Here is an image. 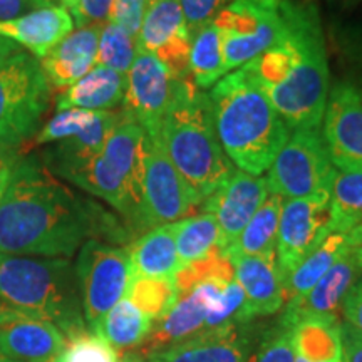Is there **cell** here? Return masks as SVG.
<instances>
[{
  "mask_svg": "<svg viewBox=\"0 0 362 362\" xmlns=\"http://www.w3.org/2000/svg\"><path fill=\"white\" fill-rule=\"evenodd\" d=\"M131 238L128 226L61 183L42 160L24 156L12 166L0 198V253L69 259L88 240Z\"/></svg>",
  "mask_w": 362,
  "mask_h": 362,
  "instance_id": "obj_1",
  "label": "cell"
},
{
  "mask_svg": "<svg viewBox=\"0 0 362 362\" xmlns=\"http://www.w3.org/2000/svg\"><path fill=\"white\" fill-rule=\"evenodd\" d=\"M247 66L292 129L320 128L329 96V62L314 0H287L280 39Z\"/></svg>",
  "mask_w": 362,
  "mask_h": 362,
  "instance_id": "obj_2",
  "label": "cell"
},
{
  "mask_svg": "<svg viewBox=\"0 0 362 362\" xmlns=\"http://www.w3.org/2000/svg\"><path fill=\"white\" fill-rule=\"evenodd\" d=\"M218 141L240 171L262 176L291 136L247 64L221 78L208 90Z\"/></svg>",
  "mask_w": 362,
  "mask_h": 362,
  "instance_id": "obj_3",
  "label": "cell"
},
{
  "mask_svg": "<svg viewBox=\"0 0 362 362\" xmlns=\"http://www.w3.org/2000/svg\"><path fill=\"white\" fill-rule=\"evenodd\" d=\"M160 139L198 206L233 175V163L218 141L208 94L192 78L176 81Z\"/></svg>",
  "mask_w": 362,
  "mask_h": 362,
  "instance_id": "obj_4",
  "label": "cell"
},
{
  "mask_svg": "<svg viewBox=\"0 0 362 362\" xmlns=\"http://www.w3.org/2000/svg\"><path fill=\"white\" fill-rule=\"evenodd\" d=\"M0 302L24 315L56 324L67 341L88 330L69 259L0 253Z\"/></svg>",
  "mask_w": 362,
  "mask_h": 362,
  "instance_id": "obj_5",
  "label": "cell"
},
{
  "mask_svg": "<svg viewBox=\"0 0 362 362\" xmlns=\"http://www.w3.org/2000/svg\"><path fill=\"white\" fill-rule=\"evenodd\" d=\"M124 111V110H123ZM146 133L126 115L112 129L103 151L88 165L67 176V181L101 198L123 215L133 233H141V189Z\"/></svg>",
  "mask_w": 362,
  "mask_h": 362,
  "instance_id": "obj_6",
  "label": "cell"
},
{
  "mask_svg": "<svg viewBox=\"0 0 362 362\" xmlns=\"http://www.w3.org/2000/svg\"><path fill=\"white\" fill-rule=\"evenodd\" d=\"M51 84L37 57L17 52L0 61V151L19 156L39 133Z\"/></svg>",
  "mask_w": 362,
  "mask_h": 362,
  "instance_id": "obj_7",
  "label": "cell"
},
{
  "mask_svg": "<svg viewBox=\"0 0 362 362\" xmlns=\"http://www.w3.org/2000/svg\"><path fill=\"white\" fill-rule=\"evenodd\" d=\"M336 171L320 128H298L288 136L265 180L270 194H279L287 200L330 198Z\"/></svg>",
  "mask_w": 362,
  "mask_h": 362,
  "instance_id": "obj_8",
  "label": "cell"
},
{
  "mask_svg": "<svg viewBox=\"0 0 362 362\" xmlns=\"http://www.w3.org/2000/svg\"><path fill=\"white\" fill-rule=\"evenodd\" d=\"M287 0H232L216 13L226 71L252 62L270 49L285 29Z\"/></svg>",
  "mask_w": 362,
  "mask_h": 362,
  "instance_id": "obj_9",
  "label": "cell"
},
{
  "mask_svg": "<svg viewBox=\"0 0 362 362\" xmlns=\"http://www.w3.org/2000/svg\"><path fill=\"white\" fill-rule=\"evenodd\" d=\"M74 272L86 325L89 332H96L104 315L128 292L133 277L129 250L101 240H88L79 248Z\"/></svg>",
  "mask_w": 362,
  "mask_h": 362,
  "instance_id": "obj_10",
  "label": "cell"
},
{
  "mask_svg": "<svg viewBox=\"0 0 362 362\" xmlns=\"http://www.w3.org/2000/svg\"><path fill=\"white\" fill-rule=\"evenodd\" d=\"M198 206L178 170L170 161L160 136L146 134L139 230L176 223Z\"/></svg>",
  "mask_w": 362,
  "mask_h": 362,
  "instance_id": "obj_11",
  "label": "cell"
},
{
  "mask_svg": "<svg viewBox=\"0 0 362 362\" xmlns=\"http://www.w3.org/2000/svg\"><path fill=\"white\" fill-rule=\"evenodd\" d=\"M123 110L148 136H160L175 98L176 81L155 54L138 49L128 74Z\"/></svg>",
  "mask_w": 362,
  "mask_h": 362,
  "instance_id": "obj_12",
  "label": "cell"
},
{
  "mask_svg": "<svg viewBox=\"0 0 362 362\" xmlns=\"http://www.w3.org/2000/svg\"><path fill=\"white\" fill-rule=\"evenodd\" d=\"M329 203L327 197L292 198L284 202L275 245L282 282L329 235Z\"/></svg>",
  "mask_w": 362,
  "mask_h": 362,
  "instance_id": "obj_13",
  "label": "cell"
},
{
  "mask_svg": "<svg viewBox=\"0 0 362 362\" xmlns=\"http://www.w3.org/2000/svg\"><path fill=\"white\" fill-rule=\"evenodd\" d=\"M322 121L332 165L342 171H362V89L351 83L334 86Z\"/></svg>",
  "mask_w": 362,
  "mask_h": 362,
  "instance_id": "obj_14",
  "label": "cell"
},
{
  "mask_svg": "<svg viewBox=\"0 0 362 362\" xmlns=\"http://www.w3.org/2000/svg\"><path fill=\"white\" fill-rule=\"evenodd\" d=\"M362 277V245L351 240L334 265L304 297L285 305L279 324L293 327L305 319L339 320L342 302L352 285Z\"/></svg>",
  "mask_w": 362,
  "mask_h": 362,
  "instance_id": "obj_15",
  "label": "cell"
},
{
  "mask_svg": "<svg viewBox=\"0 0 362 362\" xmlns=\"http://www.w3.org/2000/svg\"><path fill=\"white\" fill-rule=\"evenodd\" d=\"M269 194L265 176H253L235 170L233 175L202 203L203 210L218 221L221 250L240 237Z\"/></svg>",
  "mask_w": 362,
  "mask_h": 362,
  "instance_id": "obj_16",
  "label": "cell"
},
{
  "mask_svg": "<svg viewBox=\"0 0 362 362\" xmlns=\"http://www.w3.org/2000/svg\"><path fill=\"white\" fill-rule=\"evenodd\" d=\"M67 339L56 324L34 319L0 302V352L16 362H52Z\"/></svg>",
  "mask_w": 362,
  "mask_h": 362,
  "instance_id": "obj_17",
  "label": "cell"
},
{
  "mask_svg": "<svg viewBox=\"0 0 362 362\" xmlns=\"http://www.w3.org/2000/svg\"><path fill=\"white\" fill-rule=\"evenodd\" d=\"M208 302L203 285L194 287L187 296L178 297L173 307L156 319L148 337L139 346L138 352L144 357L160 354L176 344L200 337L206 332Z\"/></svg>",
  "mask_w": 362,
  "mask_h": 362,
  "instance_id": "obj_18",
  "label": "cell"
},
{
  "mask_svg": "<svg viewBox=\"0 0 362 362\" xmlns=\"http://www.w3.org/2000/svg\"><path fill=\"white\" fill-rule=\"evenodd\" d=\"M74 19L64 7H40L17 19L0 22V37L25 47L34 57L42 59L51 49L74 30Z\"/></svg>",
  "mask_w": 362,
  "mask_h": 362,
  "instance_id": "obj_19",
  "label": "cell"
},
{
  "mask_svg": "<svg viewBox=\"0 0 362 362\" xmlns=\"http://www.w3.org/2000/svg\"><path fill=\"white\" fill-rule=\"evenodd\" d=\"M101 30L103 25H86L72 30L47 56L39 59L51 88H69L96 66Z\"/></svg>",
  "mask_w": 362,
  "mask_h": 362,
  "instance_id": "obj_20",
  "label": "cell"
},
{
  "mask_svg": "<svg viewBox=\"0 0 362 362\" xmlns=\"http://www.w3.org/2000/svg\"><path fill=\"white\" fill-rule=\"evenodd\" d=\"M123 116L124 111H101L98 119L88 129L81 131L72 138L54 143L51 148L45 149L40 160L52 175L66 180L103 151L104 143Z\"/></svg>",
  "mask_w": 362,
  "mask_h": 362,
  "instance_id": "obj_21",
  "label": "cell"
},
{
  "mask_svg": "<svg viewBox=\"0 0 362 362\" xmlns=\"http://www.w3.org/2000/svg\"><path fill=\"white\" fill-rule=\"evenodd\" d=\"M235 280L247 298L248 317H264L284 307V285L277 265V253L240 257L232 260Z\"/></svg>",
  "mask_w": 362,
  "mask_h": 362,
  "instance_id": "obj_22",
  "label": "cell"
},
{
  "mask_svg": "<svg viewBox=\"0 0 362 362\" xmlns=\"http://www.w3.org/2000/svg\"><path fill=\"white\" fill-rule=\"evenodd\" d=\"M248 352L250 344L247 334L237 325L176 344L148 359L149 362H248Z\"/></svg>",
  "mask_w": 362,
  "mask_h": 362,
  "instance_id": "obj_23",
  "label": "cell"
},
{
  "mask_svg": "<svg viewBox=\"0 0 362 362\" xmlns=\"http://www.w3.org/2000/svg\"><path fill=\"white\" fill-rule=\"evenodd\" d=\"M126 74L116 72L110 67L94 66L84 78L66 88L56 99L57 111L78 110L88 111H112L124 103Z\"/></svg>",
  "mask_w": 362,
  "mask_h": 362,
  "instance_id": "obj_24",
  "label": "cell"
},
{
  "mask_svg": "<svg viewBox=\"0 0 362 362\" xmlns=\"http://www.w3.org/2000/svg\"><path fill=\"white\" fill-rule=\"evenodd\" d=\"M133 277L173 280L180 269L175 223L155 226L128 247Z\"/></svg>",
  "mask_w": 362,
  "mask_h": 362,
  "instance_id": "obj_25",
  "label": "cell"
},
{
  "mask_svg": "<svg viewBox=\"0 0 362 362\" xmlns=\"http://www.w3.org/2000/svg\"><path fill=\"white\" fill-rule=\"evenodd\" d=\"M349 245V233H329L282 282L284 305L309 293Z\"/></svg>",
  "mask_w": 362,
  "mask_h": 362,
  "instance_id": "obj_26",
  "label": "cell"
},
{
  "mask_svg": "<svg viewBox=\"0 0 362 362\" xmlns=\"http://www.w3.org/2000/svg\"><path fill=\"white\" fill-rule=\"evenodd\" d=\"M284 198L279 194H269L257 214L252 216L248 225L230 247L221 253L230 262L240 257H260L275 252L279 235L280 214H282Z\"/></svg>",
  "mask_w": 362,
  "mask_h": 362,
  "instance_id": "obj_27",
  "label": "cell"
},
{
  "mask_svg": "<svg viewBox=\"0 0 362 362\" xmlns=\"http://www.w3.org/2000/svg\"><path fill=\"white\" fill-rule=\"evenodd\" d=\"M151 325L153 320L124 297L104 315L94 334L101 336L121 357L126 352L139 349Z\"/></svg>",
  "mask_w": 362,
  "mask_h": 362,
  "instance_id": "obj_28",
  "label": "cell"
},
{
  "mask_svg": "<svg viewBox=\"0 0 362 362\" xmlns=\"http://www.w3.org/2000/svg\"><path fill=\"white\" fill-rule=\"evenodd\" d=\"M228 74L225 67L221 33L214 22L192 34L189 42V78L200 90L211 89Z\"/></svg>",
  "mask_w": 362,
  "mask_h": 362,
  "instance_id": "obj_29",
  "label": "cell"
},
{
  "mask_svg": "<svg viewBox=\"0 0 362 362\" xmlns=\"http://www.w3.org/2000/svg\"><path fill=\"white\" fill-rule=\"evenodd\" d=\"M188 30L180 0H146L139 27L138 49L156 54L168 40Z\"/></svg>",
  "mask_w": 362,
  "mask_h": 362,
  "instance_id": "obj_30",
  "label": "cell"
},
{
  "mask_svg": "<svg viewBox=\"0 0 362 362\" xmlns=\"http://www.w3.org/2000/svg\"><path fill=\"white\" fill-rule=\"evenodd\" d=\"M341 320L305 319L293 325L296 354L309 362H342Z\"/></svg>",
  "mask_w": 362,
  "mask_h": 362,
  "instance_id": "obj_31",
  "label": "cell"
},
{
  "mask_svg": "<svg viewBox=\"0 0 362 362\" xmlns=\"http://www.w3.org/2000/svg\"><path fill=\"white\" fill-rule=\"evenodd\" d=\"M362 221V171L337 170L330 189L329 233H349Z\"/></svg>",
  "mask_w": 362,
  "mask_h": 362,
  "instance_id": "obj_32",
  "label": "cell"
},
{
  "mask_svg": "<svg viewBox=\"0 0 362 362\" xmlns=\"http://www.w3.org/2000/svg\"><path fill=\"white\" fill-rule=\"evenodd\" d=\"M175 242L180 269L220 248V226L211 214L188 216L175 223ZM221 250V248H220Z\"/></svg>",
  "mask_w": 362,
  "mask_h": 362,
  "instance_id": "obj_33",
  "label": "cell"
},
{
  "mask_svg": "<svg viewBox=\"0 0 362 362\" xmlns=\"http://www.w3.org/2000/svg\"><path fill=\"white\" fill-rule=\"evenodd\" d=\"M206 280H223V282L235 280L233 264L221 253L220 248H215L203 259L178 269L173 277L176 297L187 296Z\"/></svg>",
  "mask_w": 362,
  "mask_h": 362,
  "instance_id": "obj_34",
  "label": "cell"
},
{
  "mask_svg": "<svg viewBox=\"0 0 362 362\" xmlns=\"http://www.w3.org/2000/svg\"><path fill=\"white\" fill-rule=\"evenodd\" d=\"M136 51H138V42L134 35L115 22H106L99 37L96 66L110 67L121 74H128Z\"/></svg>",
  "mask_w": 362,
  "mask_h": 362,
  "instance_id": "obj_35",
  "label": "cell"
},
{
  "mask_svg": "<svg viewBox=\"0 0 362 362\" xmlns=\"http://www.w3.org/2000/svg\"><path fill=\"white\" fill-rule=\"evenodd\" d=\"M126 297L138 307L143 314L155 322L165 315L176 302L173 280H158L144 277H131Z\"/></svg>",
  "mask_w": 362,
  "mask_h": 362,
  "instance_id": "obj_36",
  "label": "cell"
},
{
  "mask_svg": "<svg viewBox=\"0 0 362 362\" xmlns=\"http://www.w3.org/2000/svg\"><path fill=\"white\" fill-rule=\"evenodd\" d=\"M101 111H88L71 107V110L57 111V115L51 117L39 133L33 138V146H40V144H54L62 141V139L72 138L79 134L81 131L88 129L94 121L98 119Z\"/></svg>",
  "mask_w": 362,
  "mask_h": 362,
  "instance_id": "obj_37",
  "label": "cell"
},
{
  "mask_svg": "<svg viewBox=\"0 0 362 362\" xmlns=\"http://www.w3.org/2000/svg\"><path fill=\"white\" fill-rule=\"evenodd\" d=\"M54 362H119V354L101 336L86 330L69 339L66 349Z\"/></svg>",
  "mask_w": 362,
  "mask_h": 362,
  "instance_id": "obj_38",
  "label": "cell"
},
{
  "mask_svg": "<svg viewBox=\"0 0 362 362\" xmlns=\"http://www.w3.org/2000/svg\"><path fill=\"white\" fill-rule=\"evenodd\" d=\"M255 362H296L292 327L277 324L272 329L262 342Z\"/></svg>",
  "mask_w": 362,
  "mask_h": 362,
  "instance_id": "obj_39",
  "label": "cell"
},
{
  "mask_svg": "<svg viewBox=\"0 0 362 362\" xmlns=\"http://www.w3.org/2000/svg\"><path fill=\"white\" fill-rule=\"evenodd\" d=\"M232 0H180L189 37L203 25L214 22L215 16Z\"/></svg>",
  "mask_w": 362,
  "mask_h": 362,
  "instance_id": "obj_40",
  "label": "cell"
},
{
  "mask_svg": "<svg viewBox=\"0 0 362 362\" xmlns=\"http://www.w3.org/2000/svg\"><path fill=\"white\" fill-rule=\"evenodd\" d=\"M144 7H146V0H112L107 22H115L128 30L131 35L138 37Z\"/></svg>",
  "mask_w": 362,
  "mask_h": 362,
  "instance_id": "obj_41",
  "label": "cell"
},
{
  "mask_svg": "<svg viewBox=\"0 0 362 362\" xmlns=\"http://www.w3.org/2000/svg\"><path fill=\"white\" fill-rule=\"evenodd\" d=\"M112 0H81L78 11L72 19L74 25L81 29L86 25H104L110 17Z\"/></svg>",
  "mask_w": 362,
  "mask_h": 362,
  "instance_id": "obj_42",
  "label": "cell"
},
{
  "mask_svg": "<svg viewBox=\"0 0 362 362\" xmlns=\"http://www.w3.org/2000/svg\"><path fill=\"white\" fill-rule=\"evenodd\" d=\"M342 346V362H362V332L349 322H339Z\"/></svg>",
  "mask_w": 362,
  "mask_h": 362,
  "instance_id": "obj_43",
  "label": "cell"
},
{
  "mask_svg": "<svg viewBox=\"0 0 362 362\" xmlns=\"http://www.w3.org/2000/svg\"><path fill=\"white\" fill-rule=\"evenodd\" d=\"M341 310L346 322H349L352 327L362 332V277L347 292Z\"/></svg>",
  "mask_w": 362,
  "mask_h": 362,
  "instance_id": "obj_44",
  "label": "cell"
},
{
  "mask_svg": "<svg viewBox=\"0 0 362 362\" xmlns=\"http://www.w3.org/2000/svg\"><path fill=\"white\" fill-rule=\"evenodd\" d=\"M34 8L33 0H0V22L17 19Z\"/></svg>",
  "mask_w": 362,
  "mask_h": 362,
  "instance_id": "obj_45",
  "label": "cell"
},
{
  "mask_svg": "<svg viewBox=\"0 0 362 362\" xmlns=\"http://www.w3.org/2000/svg\"><path fill=\"white\" fill-rule=\"evenodd\" d=\"M17 52H21L19 45L6 37H0V61H4V59L11 57Z\"/></svg>",
  "mask_w": 362,
  "mask_h": 362,
  "instance_id": "obj_46",
  "label": "cell"
},
{
  "mask_svg": "<svg viewBox=\"0 0 362 362\" xmlns=\"http://www.w3.org/2000/svg\"><path fill=\"white\" fill-rule=\"evenodd\" d=\"M119 362H149L148 357H144L143 354H139L138 351H133V352H126L119 357Z\"/></svg>",
  "mask_w": 362,
  "mask_h": 362,
  "instance_id": "obj_47",
  "label": "cell"
},
{
  "mask_svg": "<svg viewBox=\"0 0 362 362\" xmlns=\"http://www.w3.org/2000/svg\"><path fill=\"white\" fill-rule=\"evenodd\" d=\"M81 0H61V7H64L66 11L71 12V16H74L76 11H78Z\"/></svg>",
  "mask_w": 362,
  "mask_h": 362,
  "instance_id": "obj_48",
  "label": "cell"
},
{
  "mask_svg": "<svg viewBox=\"0 0 362 362\" xmlns=\"http://www.w3.org/2000/svg\"><path fill=\"white\" fill-rule=\"evenodd\" d=\"M33 4L35 6V8L56 7V6H61V0H33Z\"/></svg>",
  "mask_w": 362,
  "mask_h": 362,
  "instance_id": "obj_49",
  "label": "cell"
},
{
  "mask_svg": "<svg viewBox=\"0 0 362 362\" xmlns=\"http://www.w3.org/2000/svg\"><path fill=\"white\" fill-rule=\"evenodd\" d=\"M349 235H351V240L354 243H359V245H362V221L359 225L356 226L354 230H352V232H349Z\"/></svg>",
  "mask_w": 362,
  "mask_h": 362,
  "instance_id": "obj_50",
  "label": "cell"
},
{
  "mask_svg": "<svg viewBox=\"0 0 362 362\" xmlns=\"http://www.w3.org/2000/svg\"><path fill=\"white\" fill-rule=\"evenodd\" d=\"M11 171H12V168L7 170V171H4V173H0V198H2L4 189H6V187H7L8 178H11Z\"/></svg>",
  "mask_w": 362,
  "mask_h": 362,
  "instance_id": "obj_51",
  "label": "cell"
},
{
  "mask_svg": "<svg viewBox=\"0 0 362 362\" xmlns=\"http://www.w3.org/2000/svg\"><path fill=\"white\" fill-rule=\"evenodd\" d=\"M0 362H16V361H12V359H8V357H6L2 354V352H0Z\"/></svg>",
  "mask_w": 362,
  "mask_h": 362,
  "instance_id": "obj_52",
  "label": "cell"
},
{
  "mask_svg": "<svg viewBox=\"0 0 362 362\" xmlns=\"http://www.w3.org/2000/svg\"><path fill=\"white\" fill-rule=\"evenodd\" d=\"M296 362H309V361H305L304 357H300V356L296 354Z\"/></svg>",
  "mask_w": 362,
  "mask_h": 362,
  "instance_id": "obj_53",
  "label": "cell"
},
{
  "mask_svg": "<svg viewBox=\"0 0 362 362\" xmlns=\"http://www.w3.org/2000/svg\"><path fill=\"white\" fill-rule=\"evenodd\" d=\"M52 362H54V361H52Z\"/></svg>",
  "mask_w": 362,
  "mask_h": 362,
  "instance_id": "obj_54",
  "label": "cell"
}]
</instances>
